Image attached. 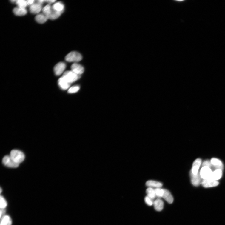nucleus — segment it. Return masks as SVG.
<instances>
[{"label": "nucleus", "instance_id": "7c9ffc66", "mask_svg": "<svg viewBox=\"0 0 225 225\" xmlns=\"http://www.w3.org/2000/svg\"><path fill=\"white\" fill-rule=\"evenodd\" d=\"M27 1V5L31 6L34 4L35 1L34 0H28V1Z\"/></svg>", "mask_w": 225, "mask_h": 225}, {"label": "nucleus", "instance_id": "f704fd0d", "mask_svg": "<svg viewBox=\"0 0 225 225\" xmlns=\"http://www.w3.org/2000/svg\"><path fill=\"white\" fill-rule=\"evenodd\" d=\"M2 189L1 188V193L2 192Z\"/></svg>", "mask_w": 225, "mask_h": 225}, {"label": "nucleus", "instance_id": "f03ea898", "mask_svg": "<svg viewBox=\"0 0 225 225\" xmlns=\"http://www.w3.org/2000/svg\"><path fill=\"white\" fill-rule=\"evenodd\" d=\"M81 55L78 52L72 51L69 53L65 57L66 61L68 62H77L82 60Z\"/></svg>", "mask_w": 225, "mask_h": 225}, {"label": "nucleus", "instance_id": "ddd939ff", "mask_svg": "<svg viewBox=\"0 0 225 225\" xmlns=\"http://www.w3.org/2000/svg\"><path fill=\"white\" fill-rule=\"evenodd\" d=\"M42 9V4L36 2L30 7V11L32 14H37L40 12Z\"/></svg>", "mask_w": 225, "mask_h": 225}, {"label": "nucleus", "instance_id": "20e7f679", "mask_svg": "<svg viewBox=\"0 0 225 225\" xmlns=\"http://www.w3.org/2000/svg\"><path fill=\"white\" fill-rule=\"evenodd\" d=\"M2 161L5 166L10 168H17L19 165V164L16 163L13 160L10 155L5 156L3 159Z\"/></svg>", "mask_w": 225, "mask_h": 225}, {"label": "nucleus", "instance_id": "7ed1b4c3", "mask_svg": "<svg viewBox=\"0 0 225 225\" xmlns=\"http://www.w3.org/2000/svg\"><path fill=\"white\" fill-rule=\"evenodd\" d=\"M62 77L70 84L76 81L81 77L80 75L76 74L72 71L65 72Z\"/></svg>", "mask_w": 225, "mask_h": 225}, {"label": "nucleus", "instance_id": "4be33fe9", "mask_svg": "<svg viewBox=\"0 0 225 225\" xmlns=\"http://www.w3.org/2000/svg\"><path fill=\"white\" fill-rule=\"evenodd\" d=\"M146 193L147 196L151 198L153 200H155L156 197L155 189L153 188L150 187L148 188L146 190Z\"/></svg>", "mask_w": 225, "mask_h": 225}, {"label": "nucleus", "instance_id": "b1692460", "mask_svg": "<svg viewBox=\"0 0 225 225\" xmlns=\"http://www.w3.org/2000/svg\"><path fill=\"white\" fill-rule=\"evenodd\" d=\"M42 10L43 14L47 16L48 18V16L52 10V7L50 4H48L45 6Z\"/></svg>", "mask_w": 225, "mask_h": 225}, {"label": "nucleus", "instance_id": "a211bd4d", "mask_svg": "<svg viewBox=\"0 0 225 225\" xmlns=\"http://www.w3.org/2000/svg\"><path fill=\"white\" fill-rule=\"evenodd\" d=\"M146 185L149 187L156 188H161L163 186L161 182L151 180L148 181L146 183Z\"/></svg>", "mask_w": 225, "mask_h": 225}, {"label": "nucleus", "instance_id": "c85d7f7f", "mask_svg": "<svg viewBox=\"0 0 225 225\" xmlns=\"http://www.w3.org/2000/svg\"><path fill=\"white\" fill-rule=\"evenodd\" d=\"M144 201L145 203L149 206H151L153 205L154 200L147 196L145 197Z\"/></svg>", "mask_w": 225, "mask_h": 225}, {"label": "nucleus", "instance_id": "a878e982", "mask_svg": "<svg viewBox=\"0 0 225 225\" xmlns=\"http://www.w3.org/2000/svg\"><path fill=\"white\" fill-rule=\"evenodd\" d=\"M155 189L156 197L160 198H162L164 194V189L157 188Z\"/></svg>", "mask_w": 225, "mask_h": 225}, {"label": "nucleus", "instance_id": "dca6fc26", "mask_svg": "<svg viewBox=\"0 0 225 225\" xmlns=\"http://www.w3.org/2000/svg\"><path fill=\"white\" fill-rule=\"evenodd\" d=\"M222 176V171L221 169H217L213 172L210 180L215 181L221 179Z\"/></svg>", "mask_w": 225, "mask_h": 225}, {"label": "nucleus", "instance_id": "f8f14e48", "mask_svg": "<svg viewBox=\"0 0 225 225\" xmlns=\"http://www.w3.org/2000/svg\"><path fill=\"white\" fill-rule=\"evenodd\" d=\"M58 83L59 87L63 90L68 89L71 84L62 76L59 79Z\"/></svg>", "mask_w": 225, "mask_h": 225}, {"label": "nucleus", "instance_id": "f257e3e1", "mask_svg": "<svg viewBox=\"0 0 225 225\" xmlns=\"http://www.w3.org/2000/svg\"><path fill=\"white\" fill-rule=\"evenodd\" d=\"M10 156L16 163L19 164L23 162L25 159V155L23 152L18 150H13L10 153Z\"/></svg>", "mask_w": 225, "mask_h": 225}, {"label": "nucleus", "instance_id": "9b49d317", "mask_svg": "<svg viewBox=\"0 0 225 225\" xmlns=\"http://www.w3.org/2000/svg\"><path fill=\"white\" fill-rule=\"evenodd\" d=\"M71 69V71L79 75L82 74L84 71V68L82 65L75 63L72 64Z\"/></svg>", "mask_w": 225, "mask_h": 225}, {"label": "nucleus", "instance_id": "bb28decb", "mask_svg": "<svg viewBox=\"0 0 225 225\" xmlns=\"http://www.w3.org/2000/svg\"><path fill=\"white\" fill-rule=\"evenodd\" d=\"M0 206L1 209H4L7 206V203L4 197L2 196H1V200H0Z\"/></svg>", "mask_w": 225, "mask_h": 225}, {"label": "nucleus", "instance_id": "473e14b6", "mask_svg": "<svg viewBox=\"0 0 225 225\" xmlns=\"http://www.w3.org/2000/svg\"><path fill=\"white\" fill-rule=\"evenodd\" d=\"M44 2V1H42V0H39L37 1V2L42 4Z\"/></svg>", "mask_w": 225, "mask_h": 225}, {"label": "nucleus", "instance_id": "c756f323", "mask_svg": "<svg viewBox=\"0 0 225 225\" xmlns=\"http://www.w3.org/2000/svg\"><path fill=\"white\" fill-rule=\"evenodd\" d=\"M202 167H207L210 168L211 169L212 167V165L210 161L209 160L205 161L203 162L202 164Z\"/></svg>", "mask_w": 225, "mask_h": 225}, {"label": "nucleus", "instance_id": "1a4fd4ad", "mask_svg": "<svg viewBox=\"0 0 225 225\" xmlns=\"http://www.w3.org/2000/svg\"><path fill=\"white\" fill-rule=\"evenodd\" d=\"M66 67V64L64 62H61L58 63L54 68L55 74L57 76L61 75L65 70Z\"/></svg>", "mask_w": 225, "mask_h": 225}, {"label": "nucleus", "instance_id": "2eb2a0df", "mask_svg": "<svg viewBox=\"0 0 225 225\" xmlns=\"http://www.w3.org/2000/svg\"><path fill=\"white\" fill-rule=\"evenodd\" d=\"M153 205L156 211H160L162 210L164 208V203L161 198H157L154 201Z\"/></svg>", "mask_w": 225, "mask_h": 225}, {"label": "nucleus", "instance_id": "6e6552de", "mask_svg": "<svg viewBox=\"0 0 225 225\" xmlns=\"http://www.w3.org/2000/svg\"><path fill=\"white\" fill-rule=\"evenodd\" d=\"M191 181L192 184L195 187H198L201 184L202 178H201L200 173L195 175L190 173Z\"/></svg>", "mask_w": 225, "mask_h": 225}, {"label": "nucleus", "instance_id": "423d86ee", "mask_svg": "<svg viewBox=\"0 0 225 225\" xmlns=\"http://www.w3.org/2000/svg\"><path fill=\"white\" fill-rule=\"evenodd\" d=\"M210 162L212 165V170L214 171L217 169L223 170V165L221 160L216 158H213L211 159Z\"/></svg>", "mask_w": 225, "mask_h": 225}, {"label": "nucleus", "instance_id": "aec40b11", "mask_svg": "<svg viewBox=\"0 0 225 225\" xmlns=\"http://www.w3.org/2000/svg\"><path fill=\"white\" fill-rule=\"evenodd\" d=\"M36 21L40 24H43L47 21L48 17L43 14H39L35 18Z\"/></svg>", "mask_w": 225, "mask_h": 225}, {"label": "nucleus", "instance_id": "9d476101", "mask_svg": "<svg viewBox=\"0 0 225 225\" xmlns=\"http://www.w3.org/2000/svg\"><path fill=\"white\" fill-rule=\"evenodd\" d=\"M201 184L205 188H210L216 187L219 184V182L217 181H215L210 179L203 180Z\"/></svg>", "mask_w": 225, "mask_h": 225}, {"label": "nucleus", "instance_id": "6ab92c4d", "mask_svg": "<svg viewBox=\"0 0 225 225\" xmlns=\"http://www.w3.org/2000/svg\"><path fill=\"white\" fill-rule=\"evenodd\" d=\"M13 12L16 15L21 16H24L27 14V10L25 8H20L18 7L13 10Z\"/></svg>", "mask_w": 225, "mask_h": 225}, {"label": "nucleus", "instance_id": "0eeeda50", "mask_svg": "<svg viewBox=\"0 0 225 225\" xmlns=\"http://www.w3.org/2000/svg\"><path fill=\"white\" fill-rule=\"evenodd\" d=\"M202 163V160L201 159L198 158L197 159L193 162L192 167L190 172L194 175H196L198 173Z\"/></svg>", "mask_w": 225, "mask_h": 225}, {"label": "nucleus", "instance_id": "393cba45", "mask_svg": "<svg viewBox=\"0 0 225 225\" xmlns=\"http://www.w3.org/2000/svg\"><path fill=\"white\" fill-rule=\"evenodd\" d=\"M16 4L17 5L18 7L25 8L27 5V1L24 0H18L17 1Z\"/></svg>", "mask_w": 225, "mask_h": 225}, {"label": "nucleus", "instance_id": "2f4dec72", "mask_svg": "<svg viewBox=\"0 0 225 225\" xmlns=\"http://www.w3.org/2000/svg\"><path fill=\"white\" fill-rule=\"evenodd\" d=\"M56 2V1H54V0H48V1H44V2L48 3L49 4L55 3Z\"/></svg>", "mask_w": 225, "mask_h": 225}, {"label": "nucleus", "instance_id": "f3484780", "mask_svg": "<svg viewBox=\"0 0 225 225\" xmlns=\"http://www.w3.org/2000/svg\"><path fill=\"white\" fill-rule=\"evenodd\" d=\"M64 4L61 2L56 3L52 6V9L54 10L62 13L64 11Z\"/></svg>", "mask_w": 225, "mask_h": 225}, {"label": "nucleus", "instance_id": "5701e85b", "mask_svg": "<svg viewBox=\"0 0 225 225\" xmlns=\"http://www.w3.org/2000/svg\"><path fill=\"white\" fill-rule=\"evenodd\" d=\"M62 14V13L55 11L52 9V10L48 16V19L54 20L57 19Z\"/></svg>", "mask_w": 225, "mask_h": 225}, {"label": "nucleus", "instance_id": "39448f33", "mask_svg": "<svg viewBox=\"0 0 225 225\" xmlns=\"http://www.w3.org/2000/svg\"><path fill=\"white\" fill-rule=\"evenodd\" d=\"M213 171L209 167H203L201 170L200 175L203 180L210 179Z\"/></svg>", "mask_w": 225, "mask_h": 225}, {"label": "nucleus", "instance_id": "4468645a", "mask_svg": "<svg viewBox=\"0 0 225 225\" xmlns=\"http://www.w3.org/2000/svg\"><path fill=\"white\" fill-rule=\"evenodd\" d=\"M162 198L169 204H171L173 202L174 198L172 195L169 191L166 189H164Z\"/></svg>", "mask_w": 225, "mask_h": 225}, {"label": "nucleus", "instance_id": "72a5a7b5", "mask_svg": "<svg viewBox=\"0 0 225 225\" xmlns=\"http://www.w3.org/2000/svg\"><path fill=\"white\" fill-rule=\"evenodd\" d=\"M17 1H14V0H13V1H11V2L12 3H16Z\"/></svg>", "mask_w": 225, "mask_h": 225}, {"label": "nucleus", "instance_id": "412c9836", "mask_svg": "<svg viewBox=\"0 0 225 225\" xmlns=\"http://www.w3.org/2000/svg\"><path fill=\"white\" fill-rule=\"evenodd\" d=\"M12 223L10 217L9 215H6L2 218L1 225H12Z\"/></svg>", "mask_w": 225, "mask_h": 225}, {"label": "nucleus", "instance_id": "cd10ccee", "mask_svg": "<svg viewBox=\"0 0 225 225\" xmlns=\"http://www.w3.org/2000/svg\"><path fill=\"white\" fill-rule=\"evenodd\" d=\"M80 89V87L78 86H75L70 88L68 92L69 93H74L77 92Z\"/></svg>", "mask_w": 225, "mask_h": 225}]
</instances>
